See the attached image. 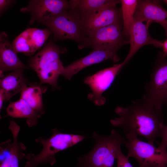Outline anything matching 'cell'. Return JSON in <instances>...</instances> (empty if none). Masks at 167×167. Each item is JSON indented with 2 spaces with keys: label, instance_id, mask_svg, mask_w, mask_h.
Instances as JSON below:
<instances>
[{
  "label": "cell",
  "instance_id": "7c38bea8",
  "mask_svg": "<svg viewBox=\"0 0 167 167\" xmlns=\"http://www.w3.org/2000/svg\"><path fill=\"white\" fill-rule=\"evenodd\" d=\"M118 50L114 49H93L88 55L65 67L62 75L70 80L80 71L93 64L108 59L114 62H117L120 60L118 55Z\"/></svg>",
  "mask_w": 167,
  "mask_h": 167
},
{
  "label": "cell",
  "instance_id": "8992f818",
  "mask_svg": "<svg viewBox=\"0 0 167 167\" xmlns=\"http://www.w3.org/2000/svg\"><path fill=\"white\" fill-rule=\"evenodd\" d=\"M125 137L124 144L128 150L127 156L135 159L139 167L167 166V152L160 151L154 144L140 140L135 134H126Z\"/></svg>",
  "mask_w": 167,
  "mask_h": 167
},
{
  "label": "cell",
  "instance_id": "5b68a950",
  "mask_svg": "<svg viewBox=\"0 0 167 167\" xmlns=\"http://www.w3.org/2000/svg\"><path fill=\"white\" fill-rule=\"evenodd\" d=\"M143 96L156 109L162 111L167 105V58L161 53L156 58L149 81L144 86Z\"/></svg>",
  "mask_w": 167,
  "mask_h": 167
},
{
  "label": "cell",
  "instance_id": "7a4b0ae2",
  "mask_svg": "<svg viewBox=\"0 0 167 167\" xmlns=\"http://www.w3.org/2000/svg\"><path fill=\"white\" fill-rule=\"evenodd\" d=\"M92 137L95 143L87 154L78 158L80 166L113 167L115 160L121 151V146L126 140L117 131L112 130L108 135L102 136L96 132Z\"/></svg>",
  "mask_w": 167,
  "mask_h": 167
},
{
  "label": "cell",
  "instance_id": "d6986e66",
  "mask_svg": "<svg viewBox=\"0 0 167 167\" xmlns=\"http://www.w3.org/2000/svg\"><path fill=\"white\" fill-rule=\"evenodd\" d=\"M111 0H72L69 1L70 9L80 19H85L104 7Z\"/></svg>",
  "mask_w": 167,
  "mask_h": 167
},
{
  "label": "cell",
  "instance_id": "9c48e42d",
  "mask_svg": "<svg viewBox=\"0 0 167 167\" xmlns=\"http://www.w3.org/2000/svg\"><path fill=\"white\" fill-rule=\"evenodd\" d=\"M128 62L124 60L121 63L115 64L86 77L84 79V83L91 90L88 94V99L96 105H104L106 99L102 96L103 94L110 87L117 75Z\"/></svg>",
  "mask_w": 167,
  "mask_h": 167
},
{
  "label": "cell",
  "instance_id": "44dd1931",
  "mask_svg": "<svg viewBox=\"0 0 167 167\" xmlns=\"http://www.w3.org/2000/svg\"><path fill=\"white\" fill-rule=\"evenodd\" d=\"M43 90L39 85L26 87L21 92L20 98L24 100L34 110L45 112L42 101Z\"/></svg>",
  "mask_w": 167,
  "mask_h": 167
},
{
  "label": "cell",
  "instance_id": "30bf717a",
  "mask_svg": "<svg viewBox=\"0 0 167 167\" xmlns=\"http://www.w3.org/2000/svg\"><path fill=\"white\" fill-rule=\"evenodd\" d=\"M70 9L69 1L65 0H30L28 5L20 8L23 12H29V24L41 23L65 10Z\"/></svg>",
  "mask_w": 167,
  "mask_h": 167
},
{
  "label": "cell",
  "instance_id": "484cf974",
  "mask_svg": "<svg viewBox=\"0 0 167 167\" xmlns=\"http://www.w3.org/2000/svg\"><path fill=\"white\" fill-rule=\"evenodd\" d=\"M15 2L11 0H0V16Z\"/></svg>",
  "mask_w": 167,
  "mask_h": 167
},
{
  "label": "cell",
  "instance_id": "4dcf8cb0",
  "mask_svg": "<svg viewBox=\"0 0 167 167\" xmlns=\"http://www.w3.org/2000/svg\"><path fill=\"white\" fill-rule=\"evenodd\" d=\"M167 167V166H166V167Z\"/></svg>",
  "mask_w": 167,
  "mask_h": 167
},
{
  "label": "cell",
  "instance_id": "3957f363",
  "mask_svg": "<svg viewBox=\"0 0 167 167\" xmlns=\"http://www.w3.org/2000/svg\"><path fill=\"white\" fill-rule=\"evenodd\" d=\"M66 51V48L50 41L30 59L28 66L36 73L41 83L49 84L53 88H58V79L65 67L60 56Z\"/></svg>",
  "mask_w": 167,
  "mask_h": 167
},
{
  "label": "cell",
  "instance_id": "f1b7e54d",
  "mask_svg": "<svg viewBox=\"0 0 167 167\" xmlns=\"http://www.w3.org/2000/svg\"><path fill=\"white\" fill-rule=\"evenodd\" d=\"M164 2L166 4H167V0H164Z\"/></svg>",
  "mask_w": 167,
  "mask_h": 167
},
{
  "label": "cell",
  "instance_id": "cb8c5ba5",
  "mask_svg": "<svg viewBox=\"0 0 167 167\" xmlns=\"http://www.w3.org/2000/svg\"><path fill=\"white\" fill-rule=\"evenodd\" d=\"M160 137L161 140L157 148L162 151L167 152V125L163 123L160 126Z\"/></svg>",
  "mask_w": 167,
  "mask_h": 167
},
{
  "label": "cell",
  "instance_id": "8fae6325",
  "mask_svg": "<svg viewBox=\"0 0 167 167\" xmlns=\"http://www.w3.org/2000/svg\"><path fill=\"white\" fill-rule=\"evenodd\" d=\"M119 3L120 0H111L94 14L81 20L83 36L100 28L122 22L121 9L116 6Z\"/></svg>",
  "mask_w": 167,
  "mask_h": 167
},
{
  "label": "cell",
  "instance_id": "83f0119b",
  "mask_svg": "<svg viewBox=\"0 0 167 167\" xmlns=\"http://www.w3.org/2000/svg\"><path fill=\"white\" fill-rule=\"evenodd\" d=\"M4 97L2 92L0 91V109L2 108L3 103L4 101Z\"/></svg>",
  "mask_w": 167,
  "mask_h": 167
},
{
  "label": "cell",
  "instance_id": "4316f807",
  "mask_svg": "<svg viewBox=\"0 0 167 167\" xmlns=\"http://www.w3.org/2000/svg\"><path fill=\"white\" fill-rule=\"evenodd\" d=\"M161 48H162L163 51L161 53L165 56H167V39L164 41H162Z\"/></svg>",
  "mask_w": 167,
  "mask_h": 167
},
{
  "label": "cell",
  "instance_id": "7402d4cb",
  "mask_svg": "<svg viewBox=\"0 0 167 167\" xmlns=\"http://www.w3.org/2000/svg\"><path fill=\"white\" fill-rule=\"evenodd\" d=\"M14 51L16 53H22L26 55H31L36 51L33 48L29 37L28 28L16 36L12 42Z\"/></svg>",
  "mask_w": 167,
  "mask_h": 167
},
{
  "label": "cell",
  "instance_id": "5bb4252c",
  "mask_svg": "<svg viewBox=\"0 0 167 167\" xmlns=\"http://www.w3.org/2000/svg\"><path fill=\"white\" fill-rule=\"evenodd\" d=\"M143 22L134 18L128 41L130 45V49L125 59L128 62L144 45H152L156 47L161 48L162 41L152 38L149 32L148 28Z\"/></svg>",
  "mask_w": 167,
  "mask_h": 167
},
{
  "label": "cell",
  "instance_id": "4fadbf2b",
  "mask_svg": "<svg viewBox=\"0 0 167 167\" xmlns=\"http://www.w3.org/2000/svg\"><path fill=\"white\" fill-rule=\"evenodd\" d=\"M134 18L146 22L148 28L153 22L160 24L164 29L167 37V10L162 7L159 2L138 1Z\"/></svg>",
  "mask_w": 167,
  "mask_h": 167
},
{
  "label": "cell",
  "instance_id": "52a82bcc",
  "mask_svg": "<svg viewBox=\"0 0 167 167\" xmlns=\"http://www.w3.org/2000/svg\"><path fill=\"white\" fill-rule=\"evenodd\" d=\"M122 22L117 23L91 32L83 36L78 44L80 49L91 48L93 49L118 50L129 43L122 34Z\"/></svg>",
  "mask_w": 167,
  "mask_h": 167
},
{
  "label": "cell",
  "instance_id": "f546056e",
  "mask_svg": "<svg viewBox=\"0 0 167 167\" xmlns=\"http://www.w3.org/2000/svg\"><path fill=\"white\" fill-rule=\"evenodd\" d=\"M80 167H82V166H80Z\"/></svg>",
  "mask_w": 167,
  "mask_h": 167
},
{
  "label": "cell",
  "instance_id": "277c9868",
  "mask_svg": "<svg viewBox=\"0 0 167 167\" xmlns=\"http://www.w3.org/2000/svg\"><path fill=\"white\" fill-rule=\"evenodd\" d=\"M52 134L45 139L40 136L35 139L41 144L42 149L38 154L32 153L26 154L27 161L24 167H37L42 164H49L51 166L56 162L55 156L58 152L69 148L82 141L86 137L84 135L65 133L56 128L52 130Z\"/></svg>",
  "mask_w": 167,
  "mask_h": 167
},
{
  "label": "cell",
  "instance_id": "ba28073f",
  "mask_svg": "<svg viewBox=\"0 0 167 167\" xmlns=\"http://www.w3.org/2000/svg\"><path fill=\"white\" fill-rule=\"evenodd\" d=\"M41 24L51 31L55 41L69 39L79 44L82 40L80 20L71 10L63 11Z\"/></svg>",
  "mask_w": 167,
  "mask_h": 167
},
{
  "label": "cell",
  "instance_id": "6da1fadb",
  "mask_svg": "<svg viewBox=\"0 0 167 167\" xmlns=\"http://www.w3.org/2000/svg\"><path fill=\"white\" fill-rule=\"evenodd\" d=\"M118 117L111 119L114 126L121 128L126 134L133 133L146 139L154 144L160 137V128L163 123V111L156 109L143 98L132 101L128 106H118L114 110Z\"/></svg>",
  "mask_w": 167,
  "mask_h": 167
},
{
  "label": "cell",
  "instance_id": "9a60e30c",
  "mask_svg": "<svg viewBox=\"0 0 167 167\" xmlns=\"http://www.w3.org/2000/svg\"><path fill=\"white\" fill-rule=\"evenodd\" d=\"M27 67L19 58L13 49L8 35L5 32L0 33V73L25 70Z\"/></svg>",
  "mask_w": 167,
  "mask_h": 167
},
{
  "label": "cell",
  "instance_id": "2e32d148",
  "mask_svg": "<svg viewBox=\"0 0 167 167\" xmlns=\"http://www.w3.org/2000/svg\"><path fill=\"white\" fill-rule=\"evenodd\" d=\"M24 70L19 69L10 73L0 80V91L4 97L5 101L21 92L27 86V81L24 77Z\"/></svg>",
  "mask_w": 167,
  "mask_h": 167
},
{
  "label": "cell",
  "instance_id": "d4e9b609",
  "mask_svg": "<svg viewBox=\"0 0 167 167\" xmlns=\"http://www.w3.org/2000/svg\"><path fill=\"white\" fill-rule=\"evenodd\" d=\"M129 158L127 156L122 153L121 151H120L116 158L117 167H133L130 163Z\"/></svg>",
  "mask_w": 167,
  "mask_h": 167
},
{
  "label": "cell",
  "instance_id": "603a6c76",
  "mask_svg": "<svg viewBox=\"0 0 167 167\" xmlns=\"http://www.w3.org/2000/svg\"><path fill=\"white\" fill-rule=\"evenodd\" d=\"M32 45L36 51L44 44L52 32L49 29L28 28Z\"/></svg>",
  "mask_w": 167,
  "mask_h": 167
},
{
  "label": "cell",
  "instance_id": "e0dca14e",
  "mask_svg": "<svg viewBox=\"0 0 167 167\" xmlns=\"http://www.w3.org/2000/svg\"><path fill=\"white\" fill-rule=\"evenodd\" d=\"M9 129L12 135L13 141L8 154L1 162L0 167H19V161L24 158L26 155L23 152L26 148L23 143L18 141V136L20 130L19 126L14 121L11 120Z\"/></svg>",
  "mask_w": 167,
  "mask_h": 167
},
{
  "label": "cell",
  "instance_id": "ac0fdd59",
  "mask_svg": "<svg viewBox=\"0 0 167 167\" xmlns=\"http://www.w3.org/2000/svg\"><path fill=\"white\" fill-rule=\"evenodd\" d=\"M6 116L14 118H26L29 127L35 126L43 113L33 109L24 99L10 102L6 109Z\"/></svg>",
  "mask_w": 167,
  "mask_h": 167
},
{
  "label": "cell",
  "instance_id": "ffe728a7",
  "mask_svg": "<svg viewBox=\"0 0 167 167\" xmlns=\"http://www.w3.org/2000/svg\"><path fill=\"white\" fill-rule=\"evenodd\" d=\"M138 2L137 0H120L123 23L122 34L125 39L126 37L129 39Z\"/></svg>",
  "mask_w": 167,
  "mask_h": 167
}]
</instances>
